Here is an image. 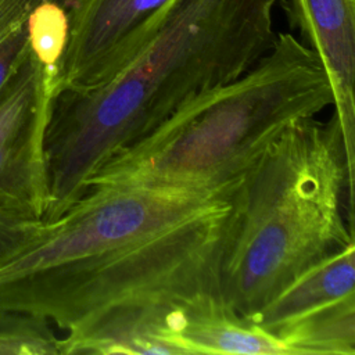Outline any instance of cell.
I'll list each match as a JSON object with an SVG mask.
<instances>
[{
    "label": "cell",
    "mask_w": 355,
    "mask_h": 355,
    "mask_svg": "<svg viewBox=\"0 0 355 355\" xmlns=\"http://www.w3.org/2000/svg\"><path fill=\"white\" fill-rule=\"evenodd\" d=\"M279 0H166L136 31L116 69L54 93L43 139V220L86 193L90 176L182 108L248 71L275 40Z\"/></svg>",
    "instance_id": "cell-1"
},
{
    "label": "cell",
    "mask_w": 355,
    "mask_h": 355,
    "mask_svg": "<svg viewBox=\"0 0 355 355\" xmlns=\"http://www.w3.org/2000/svg\"><path fill=\"white\" fill-rule=\"evenodd\" d=\"M354 171L340 123L290 125L247 169L229 202L218 286L223 304L252 320L302 272L354 243Z\"/></svg>",
    "instance_id": "cell-2"
},
{
    "label": "cell",
    "mask_w": 355,
    "mask_h": 355,
    "mask_svg": "<svg viewBox=\"0 0 355 355\" xmlns=\"http://www.w3.org/2000/svg\"><path fill=\"white\" fill-rule=\"evenodd\" d=\"M334 104L318 54L288 32L241 76L190 103L108 158L87 180L230 196L259 155L294 122Z\"/></svg>",
    "instance_id": "cell-3"
},
{
    "label": "cell",
    "mask_w": 355,
    "mask_h": 355,
    "mask_svg": "<svg viewBox=\"0 0 355 355\" xmlns=\"http://www.w3.org/2000/svg\"><path fill=\"white\" fill-rule=\"evenodd\" d=\"M230 202L161 233L47 272L0 280V308L69 330L119 302L219 294L218 270Z\"/></svg>",
    "instance_id": "cell-4"
},
{
    "label": "cell",
    "mask_w": 355,
    "mask_h": 355,
    "mask_svg": "<svg viewBox=\"0 0 355 355\" xmlns=\"http://www.w3.org/2000/svg\"><path fill=\"white\" fill-rule=\"evenodd\" d=\"M57 69L32 49L0 89V201L35 209L47 202L43 154L44 130Z\"/></svg>",
    "instance_id": "cell-5"
},
{
    "label": "cell",
    "mask_w": 355,
    "mask_h": 355,
    "mask_svg": "<svg viewBox=\"0 0 355 355\" xmlns=\"http://www.w3.org/2000/svg\"><path fill=\"white\" fill-rule=\"evenodd\" d=\"M166 0H73L57 68L55 92L107 79L143 22Z\"/></svg>",
    "instance_id": "cell-6"
},
{
    "label": "cell",
    "mask_w": 355,
    "mask_h": 355,
    "mask_svg": "<svg viewBox=\"0 0 355 355\" xmlns=\"http://www.w3.org/2000/svg\"><path fill=\"white\" fill-rule=\"evenodd\" d=\"M187 298L191 297L159 295L111 305L67 330L58 340V352L180 355L171 341V326Z\"/></svg>",
    "instance_id": "cell-7"
},
{
    "label": "cell",
    "mask_w": 355,
    "mask_h": 355,
    "mask_svg": "<svg viewBox=\"0 0 355 355\" xmlns=\"http://www.w3.org/2000/svg\"><path fill=\"white\" fill-rule=\"evenodd\" d=\"M291 28L324 65L348 164H355V0H286Z\"/></svg>",
    "instance_id": "cell-8"
},
{
    "label": "cell",
    "mask_w": 355,
    "mask_h": 355,
    "mask_svg": "<svg viewBox=\"0 0 355 355\" xmlns=\"http://www.w3.org/2000/svg\"><path fill=\"white\" fill-rule=\"evenodd\" d=\"M171 341L180 355H291L277 337L230 311L219 294L183 301L172 324Z\"/></svg>",
    "instance_id": "cell-9"
},
{
    "label": "cell",
    "mask_w": 355,
    "mask_h": 355,
    "mask_svg": "<svg viewBox=\"0 0 355 355\" xmlns=\"http://www.w3.org/2000/svg\"><path fill=\"white\" fill-rule=\"evenodd\" d=\"M355 294V244L333 252L283 288L251 320L266 331Z\"/></svg>",
    "instance_id": "cell-10"
},
{
    "label": "cell",
    "mask_w": 355,
    "mask_h": 355,
    "mask_svg": "<svg viewBox=\"0 0 355 355\" xmlns=\"http://www.w3.org/2000/svg\"><path fill=\"white\" fill-rule=\"evenodd\" d=\"M291 355H354L355 294L297 318L273 331Z\"/></svg>",
    "instance_id": "cell-11"
},
{
    "label": "cell",
    "mask_w": 355,
    "mask_h": 355,
    "mask_svg": "<svg viewBox=\"0 0 355 355\" xmlns=\"http://www.w3.org/2000/svg\"><path fill=\"white\" fill-rule=\"evenodd\" d=\"M73 0H0V89L31 50V18L43 4Z\"/></svg>",
    "instance_id": "cell-12"
},
{
    "label": "cell",
    "mask_w": 355,
    "mask_h": 355,
    "mask_svg": "<svg viewBox=\"0 0 355 355\" xmlns=\"http://www.w3.org/2000/svg\"><path fill=\"white\" fill-rule=\"evenodd\" d=\"M58 340L47 319L0 308V355H60Z\"/></svg>",
    "instance_id": "cell-13"
},
{
    "label": "cell",
    "mask_w": 355,
    "mask_h": 355,
    "mask_svg": "<svg viewBox=\"0 0 355 355\" xmlns=\"http://www.w3.org/2000/svg\"><path fill=\"white\" fill-rule=\"evenodd\" d=\"M43 225L35 209L0 201V266L19 254L37 234Z\"/></svg>",
    "instance_id": "cell-14"
}]
</instances>
